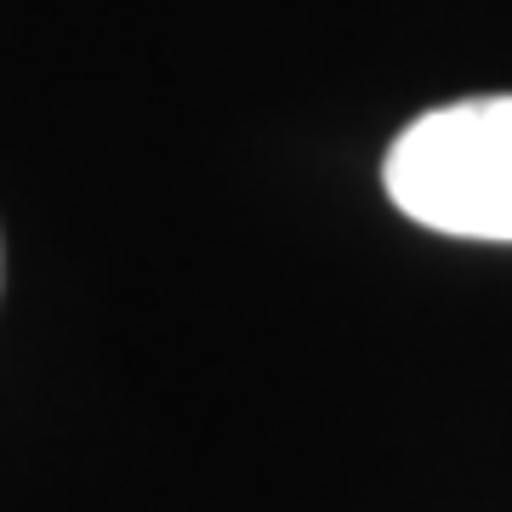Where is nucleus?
Returning a JSON list of instances; mask_svg holds the SVG:
<instances>
[{
  "mask_svg": "<svg viewBox=\"0 0 512 512\" xmlns=\"http://www.w3.org/2000/svg\"><path fill=\"white\" fill-rule=\"evenodd\" d=\"M382 188L433 234L512 245V92L410 120L382 160Z\"/></svg>",
  "mask_w": 512,
  "mask_h": 512,
  "instance_id": "1",
  "label": "nucleus"
}]
</instances>
